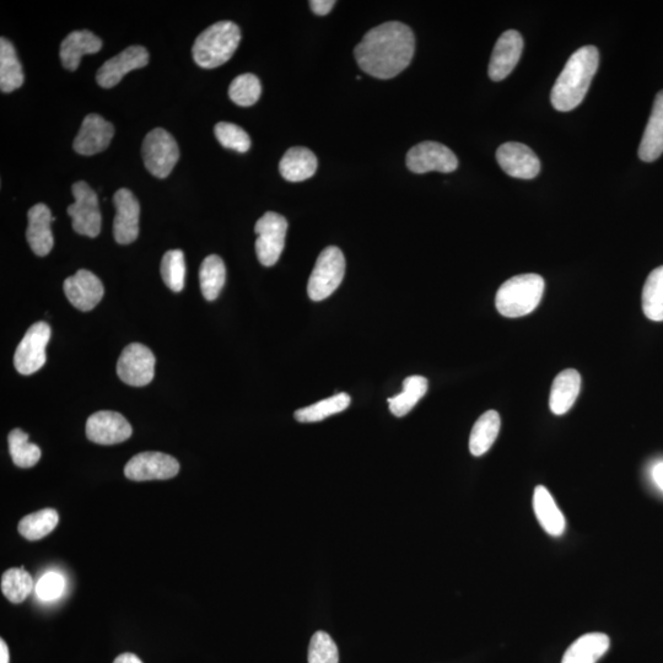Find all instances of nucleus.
<instances>
[{
    "label": "nucleus",
    "mask_w": 663,
    "mask_h": 663,
    "mask_svg": "<svg viewBox=\"0 0 663 663\" xmlns=\"http://www.w3.org/2000/svg\"><path fill=\"white\" fill-rule=\"evenodd\" d=\"M415 37L407 25L391 21L370 30L354 55L358 66L377 79L397 77L412 62Z\"/></svg>",
    "instance_id": "1"
},
{
    "label": "nucleus",
    "mask_w": 663,
    "mask_h": 663,
    "mask_svg": "<svg viewBox=\"0 0 663 663\" xmlns=\"http://www.w3.org/2000/svg\"><path fill=\"white\" fill-rule=\"evenodd\" d=\"M600 63L595 46H584L569 58L552 89V105L559 112L573 111L584 101Z\"/></svg>",
    "instance_id": "2"
},
{
    "label": "nucleus",
    "mask_w": 663,
    "mask_h": 663,
    "mask_svg": "<svg viewBox=\"0 0 663 663\" xmlns=\"http://www.w3.org/2000/svg\"><path fill=\"white\" fill-rule=\"evenodd\" d=\"M240 41L239 26L231 21H219L197 37L192 48L194 62L206 69L223 66L234 56Z\"/></svg>",
    "instance_id": "3"
},
{
    "label": "nucleus",
    "mask_w": 663,
    "mask_h": 663,
    "mask_svg": "<svg viewBox=\"0 0 663 663\" xmlns=\"http://www.w3.org/2000/svg\"><path fill=\"white\" fill-rule=\"evenodd\" d=\"M544 279L538 274L527 273L512 277L501 285L495 305L500 315L516 318L531 314L541 303Z\"/></svg>",
    "instance_id": "4"
},
{
    "label": "nucleus",
    "mask_w": 663,
    "mask_h": 663,
    "mask_svg": "<svg viewBox=\"0 0 663 663\" xmlns=\"http://www.w3.org/2000/svg\"><path fill=\"white\" fill-rule=\"evenodd\" d=\"M346 273V258L336 246L327 247L318 256L314 271L311 273L307 294L312 301H322L330 296L342 284Z\"/></svg>",
    "instance_id": "5"
},
{
    "label": "nucleus",
    "mask_w": 663,
    "mask_h": 663,
    "mask_svg": "<svg viewBox=\"0 0 663 663\" xmlns=\"http://www.w3.org/2000/svg\"><path fill=\"white\" fill-rule=\"evenodd\" d=\"M142 155L150 174L158 179H166L180 159V149L169 132L155 128L144 139Z\"/></svg>",
    "instance_id": "6"
},
{
    "label": "nucleus",
    "mask_w": 663,
    "mask_h": 663,
    "mask_svg": "<svg viewBox=\"0 0 663 663\" xmlns=\"http://www.w3.org/2000/svg\"><path fill=\"white\" fill-rule=\"evenodd\" d=\"M75 202L68 207L72 226L79 235L96 237L101 231V212L96 192L84 181L75 182L72 186Z\"/></svg>",
    "instance_id": "7"
},
{
    "label": "nucleus",
    "mask_w": 663,
    "mask_h": 663,
    "mask_svg": "<svg viewBox=\"0 0 663 663\" xmlns=\"http://www.w3.org/2000/svg\"><path fill=\"white\" fill-rule=\"evenodd\" d=\"M288 221L278 213L267 212L257 221L256 253L264 267H272L279 261L284 250Z\"/></svg>",
    "instance_id": "8"
},
{
    "label": "nucleus",
    "mask_w": 663,
    "mask_h": 663,
    "mask_svg": "<svg viewBox=\"0 0 663 663\" xmlns=\"http://www.w3.org/2000/svg\"><path fill=\"white\" fill-rule=\"evenodd\" d=\"M51 338V327L46 322L32 325L15 350L14 366L21 375L37 373L46 364V347Z\"/></svg>",
    "instance_id": "9"
},
{
    "label": "nucleus",
    "mask_w": 663,
    "mask_h": 663,
    "mask_svg": "<svg viewBox=\"0 0 663 663\" xmlns=\"http://www.w3.org/2000/svg\"><path fill=\"white\" fill-rule=\"evenodd\" d=\"M155 357L148 347L140 343L129 344L123 349L117 363V375L125 384L143 387L153 381Z\"/></svg>",
    "instance_id": "10"
},
{
    "label": "nucleus",
    "mask_w": 663,
    "mask_h": 663,
    "mask_svg": "<svg viewBox=\"0 0 663 663\" xmlns=\"http://www.w3.org/2000/svg\"><path fill=\"white\" fill-rule=\"evenodd\" d=\"M179 472V461L163 452H142L131 458L125 467L126 477L134 482L165 481Z\"/></svg>",
    "instance_id": "11"
},
{
    "label": "nucleus",
    "mask_w": 663,
    "mask_h": 663,
    "mask_svg": "<svg viewBox=\"0 0 663 663\" xmlns=\"http://www.w3.org/2000/svg\"><path fill=\"white\" fill-rule=\"evenodd\" d=\"M407 167L414 174H427L438 171L454 172L458 167L457 156L451 149L438 142H423L409 150L406 159Z\"/></svg>",
    "instance_id": "12"
},
{
    "label": "nucleus",
    "mask_w": 663,
    "mask_h": 663,
    "mask_svg": "<svg viewBox=\"0 0 663 663\" xmlns=\"http://www.w3.org/2000/svg\"><path fill=\"white\" fill-rule=\"evenodd\" d=\"M86 436L99 445H116L131 438L133 429L122 414L101 411L90 415L86 422Z\"/></svg>",
    "instance_id": "13"
},
{
    "label": "nucleus",
    "mask_w": 663,
    "mask_h": 663,
    "mask_svg": "<svg viewBox=\"0 0 663 663\" xmlns=\"http://www.w3.org/2000/svg\"><path fill=\"white\" fill-rule=\"evenodd\" d=\"M497 160L501 169L515 179L532 180L541 171V161L536 153L522 143L509 142L500 145Z\"/></svg>",
    "instance_id": "14"
},
{
    "label": "nucleus",
    "mask_w": 663,
    "mask_h": 663,
    "mask_svg": "<svg viewBox=\"0 0 663 663\" xmlns=\"http://www.w3.org/2000/svg\"><path fill=\"white\" fill-rule=\"evenodd\" d=\"M116 217L113 220V236L120 245H129L138 239L140 206L136 196L127 188H121L113 196Z\"/></svg>",
    "instance_id": "15"
},
{
    "label": "nucleus",
    "mask_w": 663,
    "mask_h": 663,
    "mask_svg": "<svg viewBox=\"0 0 663 663\" xmlns=\"http://www.w3.org/2000/svg\"><path fill=\"white\" fill-rule=\"evenodd\" d=\"M63 289L69 303L84 312L94 310L105 295L104 284L86 269H80L74 276L64 280Z\"/></svg>",
    "instance_id": "16"
},
{
    "label": "nucleus",
    "mask_w": 663,
    "mask_h": 663,
    "mask_svg": "<svg viewBox=\"0 0 663 663\" xmlns=\"http://www.w3.org/2000/svg\"><path fill=\"white\" fill-rule=\"evenodd\" d=\"M149 62V52L142 46H131L120 55L102 64L96 74L97 84L104 89H111L121 82L132 70L144 68Z\"/></svg>",
    "instance_id": "17"
},
{
    "label": "nucleus",
    "mask_w": 663,
    "mask_h": 663,
    "mask_svg": "<svg viewBox=\"0 0 663 663\" xmlns=\"http://www.w3.org/2000/svg\"><path fill=\"white\" fill-rule=\"evenodd\" d=\"M524 51V39L520 32L509 30L499 37L489 63V77L493 82L508 78L519 63Z\"/></svg>",
    "instance_id": "18"
},
{
    "label": "nucleus",
    "mask_w": 663,
    "mask_h": 663,
    "mask_svg": "<svg viewBox=\"0 0 663 663\" xmlns=\"http://www.w3.org/2000/svg\"><path fill=\"white\" fill-rule=\"evenodd\" d=\"M115 136V127L97 113H90L84 118L73 148L80 155L90 156L104 152Z\"/></svg>",
    "instance_id": "19"
},
{
    "label": "nucleus",
    "mask_w": 663,
    "mask_h": 663,
    "mask_svg": "<svg viewBox=\"0 0 663 663\" xmlns=\"http://www.w3.org/2000/svg\"><path fill=\"white\" fill-rule=\"evenodd\" d=\"M28 219L26 239L35 255L45 257L55 245L51 230V223L55 218H52L51 210L46 204L39 203L29 210Z\"/></svg>",
    "instance_id": "20"
},
{
    "label": "nucleus",
    "mask_w": 663,
    "mask_h": 663,
    "mask_svg": "<svg viewBox=\"0 0 663 663\" xmlns=\"http://www.w3.org/2000/svg\"><path fill=\"white\" fill-rule=\"evenodd\" d=\"M102 48V41L88 30L74 31L63 40L61 59L63 67L74 72L85 55H94Z\"/></svg>",
    "instance_id": "21"
},
{
    "label": "nucleus",
    "mask_w": 663,
    "mask_h": 663,
    "mask_svg": "<svg viewBox=\"0 0 663 663\" xmlns=\"http://www.w3.org/2000/svg\"><path fill=\"white\" fill-rule=\"evenodd\" d=\"M663 154V91L656 95L648 126L639 147L640 159L652 163Z\"/></svg>",
    "instance_id": "22"
},
{
    "label": "nucleus",
    "mask_w": 663,
    "mask_h": 663,
    "mask_svg": "<svg viewBox=\"0 0 663 663\" xmlns=\"http://www.w3.org/2000/svg\"><path fill=\"white\" fill-rule=\"evenodd\" d=\"M533 510L537 516L539 524L543 530L553 537L562 536L567 522L563 512L560 511L558 505L549 490L543 485H538L533 494Z\"/></svg>",
    "instance_id": "23"
},
{
    "label": "nucleus",
    "mask_w": 663,
    "mask_h": 663,
    "mask_svg": "<svg viewBox=\"0 0 663 663\" xmlns=\"http://www.w3.org/2000/svg\"><path fill=\"white\" fill-rule=\"evenodd\" d=\"M581 388V376L575 369L562 371L552 385L549 407L557 415L568 413L573 408Z\"/></svg>",
    "instance_id": "24"
},
{
    "label": "nucleus",
    "mask_w": 663,
    "mask_h": 663,
    "mask_svg": "<svg viewBox=\"0 0 663 663\" xmlns=\"http://www.w3.org/2000/svg\"><path fill=\"white\" fill-rule=\"evenodd\" d=\"M317 158L304 147L290 148L280 160V174L289 182H303L311 179L317 170Z\"/></svg>",
    "instance_id": "25"
},
{
    "label": "nucleus",
    "mask_w": 663,
    "mask_h": 663,
    "mask_svg": "<svg viewBox=\"0 0 663 663\" xmlns=\"http://www.w3.org/2000/svg\"><path fill=\"white\" fill-rule=\"evenodd\" d=\"M611 641L603 633H590L580 636L565 651L562 663H597L609 649Z\"/></svg>",
    "instance_id": "26"
},
{
    "label": "nucleus",
    "mask_w": 663,
    "mask_h": 663,
    "mask_svg": "<svg viewBox=\"0 0 663 663\" xmlns=\"http://www.w3.org/2000/svg\"><path fill=\"white\" fill-rule=\"evenodd\" d=\"M24 84V70L15 47L5 37L0 39V90L12 93Z\"/></svg>",
    "instance_id": "27"
},
{
    "label": "nucleus",
    "mask_w": 663,
    "mask_h": 663,
    "mask_svg": "<svg viewBox=\"0 0 663 663\" xmlns=\"http://www.w3.org/2000/svg\"><path fill=\"white\" fill-rule=\"evenodd\" d=\"M501 419L498 412H485L474 424L470 438V451L473 456L487 454L500 433Z\"/></svg>",
    "instance_id": "28"
},
{
    "label": "nucleus",
    "mask_w": 663,
    "mask_h": 663,
    "mask_svg": "<svg viewBox=\"0 0 663 663\" xmlns=\"http://www.w3.org/2000/svg\"><path fill=\"white\" fill-rule=\"evenodd\" d=\"M428 391V380L423 376L407 377L403 382V392L388 398L390 411L395 417L402 418L417 406Z\"/></svg>",
    "instance_id": "29"
},
{
    "label": "nucleus",
    "mask_w": 663,
    "mask_h": 663,
    "mask_svg": "<svg viewBox=\"0 0 663 663\" xmlns=\"http://www.w3.org/2000/svg\"><path fill=\"white\" fill-rule=\"evenodd\" d=\"M352 403V398L348 393H338V395L326 398L321 402L312 404V406L298 409L294 417L299 423H316L325 420L331 415L342 413Z\"/></svg>",
    "instance_id": "30"
},
{
    "label": "nucleus",
    "mask_w": 663,
    "mask_h": 663,
    "mask_svg": "<svg viewBox=\"0 0 663 663\" xmlns=\"http://www.w3.org/2000/svg\"><path fill=\"white\" fill-rule=\"evenodd\" d=\"M226 279V269L223 260L217 255H210L203 261L199 269V283L204 298L208 301L218 299L223 290Z\"/></svg>",
    "instance_id": "31"
},
{
    "label": "nucleus",
    "mask_w": 663,
    "mask_h": 663,
    "mask_svg": "<svg viewBox=\"0 0 663 663\" xmlns=\"http://www.w3.org/2000/svg\"><path fill=\"white\" fill-rule=\"evenodd\" d=\"M59 516L55 509H43L25 516L19 524L20 535L29 541H39L50 535L58 525Z\"/></svg>",
    "instance_id": "32"
},
{
    "label": "nucleus",
    "mask_w": 663,
    "mask_h": 663,
    "mask_svg": "<svg viewBox=\"0 0 663 663\" xmlns=\"http://www.w3.org/2000/svg\"><path fill=\"white\" fill-rule=\"evenodd\" d=\"M643 310L651 321H663V266L654 269L643 289Z\"/></svg>",
    "instance_id": "33"
},
{
    "label": "nucleus",
    "mask_w": 663,
    "mask_h": 663,
    "mask_svg": "<svg viewBox=\"0 0 663 663\" xmlns=\"http://www.w3.org/2000/svg\"><path fill=\"white\" fill-rule=\"evenodd\" d=\"M9 452L13 462L20 468H31L41 458L40 447L29 442V435L21 429L10 431L8 436Z\"/></svg>",
    "instance_id": "34"
},
{
    "label": "nucleus",
    "mask_w": 663,
    "mask_h": 663,
    "mask_svg": "<svg viewBox=\"0 0 663 663\" xmlns=\"http://www.w3.org/2000/svg\"><path fill=\"white\" fill-rule=\"evenodd\" d=\"M32 590H34V580L24 568L9 569L3 574L2 592L10 602H24Z\"/></svg>",
    "instance_id": "35"
},
{
    "label": "nucleus",
    "mask_w": 663,
    "mask_h": 663,
    "mask_svg": "<svg viewBox=\"0 0 663 663\" xmlns=\"http://www.w3.org/2000/svg\"><path fill=\"white\" fill-rule=\"evenodd\" d=\"M160 272L166 287L175 293H180L185 288L186 264L183 252L167 251L161 260Z\"/></svg>",
    "instance_id": "36"
},
{
    "label": "nucleus",
    "mask_w": 663,
    "mask_h": 663,
    "mask_svg": "<svg viewBox=\"0 0 663 663\" xmlns=\"http://www.w3.org/2000/svg\"><path fill=\"white\" fill-rule=\"evenodd\" d=\"M262 85L255 74H241L230 84L229 96L231 101L242 107L255 105L260 100Z\"/></svg>",
    "instance_id": "37"
},
{
    "label": "nucleus",
    "mask_w": 663,
    "mask_h": 663,
    "mask_svg": "<svg viewBox=\"0 0 663 663\" xmlns=\"http://www.w3.org/2000/svg\"><path fill=\"white\" fill-rule=\"evenodd\" d=\"M215 137L226 149L235 150L237 153L249 152L251 138L244 129L229 122H219L214 128Z\"/></svg>",
    "instance_id": "38"
},
{
    "label": "nucleus",
    "mask_w": 663,
    "mask_h": 663,
    "mask_svg": "<svg viewBox=\"0 0 663 663\" xmlns=\"http://www.w3.org/2000/svg\"><path fill=\"white\" fill-rule=\"evenodd\" d=\"M339 654L331 635L317 632L312 636L309 646V663H338Z\"/></svg>",
    "instance_id": "39"
},
{
    "label": "nucleus",
    "mask_w": 663,
    "mask_h": 663,
    "mask_svg": "<svg viewBox=\"0 0 663 663\" xmlns=\"http://www.w3.org/2000/svg\"><path fill=\"white\" fill-rule=\"evenodd\" d=\"M66 587V580L58 573H47L36 585V594L43 601H52L61 597Z\"/></svg>",
    "instance_id": "40"
},
{
    "label": "nucleus",
    "mask_w": 663,
    "mask_h": 663,
    "mask_svg": "<svg viewBox=\"0 0 663 663\" xmlns=\"http://www.w3.org/2000/svg\"><path fill=\"white\" fill-rule=\"evenodd\" d=\"M334 5H336L334 0H312V2H310V8L312 12L321 16H325L328 13H331Z\"/></svg>",
    "instance_id": "41"
},
{
    "label": "nucleus",
    "mask_w": 663,
    "mask_h": 663,
    "mask_svg": "<svg viewBox=\"0 0 663 663\" xmlns=\"http://www.w3.org/2000/svg\"><path fill=\"white\" fill-rule=\"evenodd\" d=\"M652 477H654L657 487L663 490V462L657 463L654 467V470H652Z\"/></svg>",
    "instance_id": "42"
},
{
    "label": "nucleus",
    "mask_w": 663,
    "mask_h": 663,
    "mask_svg": "<svg viewBox=\"0 0 663 663\" xmlns=\"http://www.w3.org/2000/svg\"><path fill=\"white\" fill-rule=\"evenodd\" d=\"M113 663H143L137 655L134 654H122L117 657Z\"/></svg>",
    "instance_id": "43"
},
{
    "label": "nucleus",
    "mask_w": 663,
    "mask_h": 663,
    "mask_svg": "<svg viewBox=\"0 0 663 663\" xmlns=\"http://www.w3.org/2000/svg\"><path fill=\"white\" fill-rule=\"evenodd\" d=\"M9 661H10L9 649L7 644H5V641L2 640L0 641V663H9Z\"/></svg>",
    "instance_id": "44"
}]
</instances>
